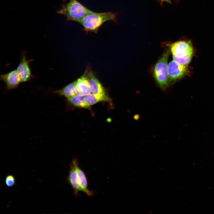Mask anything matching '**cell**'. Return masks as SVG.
<instances>
[{
	"label": "cell",
	"mask_w": 214,
	"mask_h": 214,
	"mask_svg": "<svg viewBox=\"0 0 214 214\" xmlns=\"http://www.w3.org/2000/svg\"><path fill=\"white\" fill-rule=\"evenodd\" d=\"M170 51L173 60L181 64L187 66L192 59L194 49L190 41L182 40L171 44Z\"/></svg>",
	"instance_id": "obj_2"
},
{
	"label": "cell",
	"mask_w": 214,
	"mask_h": 214,
	"mask_svg": "<svg viewBox=\"0 0 214 214\" xmlns=\"http://www.w3.org/2000/svg\"><path fill=\"white\" fill-rule=\"evenodd\" d=\"M53 93L68 98L77 94L76 81L68 84L64 87L53 91Z\"/></svg>",
	"instance_id": "obj_12"
},
{
	"label": "cell",
	"mask_w": 214,
	"mask_h": 214,
	"mask_svg": "<svg viewBox=\"0 0 214 214\" xmlns=\"http://www.w3.org/2000/svg\"><path fill=\"white\" fill-rule=\"evenodd\" d=\"M5 182L7 186L9 187H12L16 184L15 178L13 175L8 174L5 177Z\"/></svg>",
	"instance_id": "obj_15"
},
{
	"label": "cell",
	"mask_w": 214,
	"mask_h": 214,
	"mask_svg": "<svg viewBox=\"0 0 214 214\" xmlns=\"http://www.w3.org/2000/svg\"><path fill=\"white\" fill-rule=\"evenodd\" d=\"M91 11L77 0H69L67 3L62 5L57 12L64 15L67 21L79 23L83 18Z\"/></svg>",
	"instance_id": "obj_3"
},
{
	"label": "cell",
	"mask_w": 214,
	"mask_h": 214,
	"mask_svg": "<svg viewBox=\"0 0 214 214\" xmlns=\"http://www.w3.org/2000/svg\"><path fill=\"white\" fill-rule=\"evenodd\" d=\"M71 162L75 167L82 191L85 193L88 196H93L94 192L93 191L89 189L88 182L86 175L84 171L79 167L77 159L76 158L74 159Z\"/></svg>",
	"instance_id": "obj_9"
},
{
	"label": "cell",
	"mask_w": 214,
	"mask_h": 214,
	"mask_svg": "<svg viewBox=\"0 0 214 214\" xmlns=\"http://www.w3.org/2000/svg\"><path fill=\"white\" fill-rule=\"evenodd\" d=\"M117 14L111 12H97L91 11L79 22L83 30L88 33H97L100 27L105 22L111 21L117 22Z\"/></svg>",
	"instance_id": "obj_1"
},
{
	"label": "cell",
	"mask_w": 214,
	"mask_h": 214,
	"mask_svg": "<svg viewBox=\"0 0 214 214\" xmlns=\"http://www.w3.org/2000/svg\"><path fill=\"white\" fill-rule=\"evenodd\" d=\"M0 79L5 84V89L7 91L17 88L21 82L16 70L1 75Z\"/></svg>",
	"instance_id": "obj_8"
},
{
	"label": "cell",
	"mask_w": 214,
	"mask_h": 214,
	"mask_svg": "<svg viewBox=\"0 0 214 214\" xmlns=\"http://www.w3.org/2000/svg\"><path fill=\"white\" fill-rule=\"evenodd\" d=\"M160 0L166 1L167 2H169V3L171 2V0Z\"/></svg>",
	"instance_id": "obj_16"
},
{
	"label": "cell",
	"mask_w": 214,
	"mask_h": 214,
	"mask_svg": "<svg viewBox=\"0 0 214 214\" xmlns=\"http://www.w3.org/2000/svg\"><path fill=\"white\" fill-rule=\"evenodd\" d=\"M70 169L67 178V181L71 185L75 196L79 195V192L82 191L78 180L76 172L74 165L72 162L70 164Z\"/></svg>",
	"instance_id": "obj_11"
},
{
	"label": "cell",
	"mask_w": 214,
	"mask_h": 214,
	"mask_svg": "<svg viewBox=\"0 0 214 214\" xmlns=\"http://www.w3.org/2000/svg\"><path fill=\"white\" fill-rule=\"evenodd\" d=\"M85 102L86 108H89L91 106L102 100L93 94L90 93L84 97Z\"/></svg>",
	"instance_id": "obj_14"
},
{
	"label": "cell",
	"mask_w": 214,
	"mask_h": 214,
	"mask_svg": "<svg viewBox=\"0 0 214 214\" xmlns=\"http://www.w3.org/2000/svg\"><path fill=\"white\" fill-rule=\"evenodd\" d=\"M169 82L176 81L186 75L189 72L187 66L181 64L174 60L168 65Z\"/></svg>",
	"instance_id": "obj_6"
},
{
	"label": "cell",
	"mask_w": 214,
	"mask_h": 214,
	"mask_svg": "<svg viewBox=\"0 0 214 214\" xmlns=\"http://www.w3.org/2000/svg\"><path fill=\"white\" fill-rule=\"evenodd\" d=\"M89 82L91 92L102 101L111 102V99L109 97L105 88L92 71L89 73Z\"/></svg>",
	"instance_id": "obj_5"
},
{
	"label": "cell",
	"mask_w": 214,
	"mask_h": 214,
	"mask_svg": "<svg viewBox=\"0 0 214 214\" xmlns=\"http://www.w3.org/2000/svg\"><path fill=\"white\" fill-rule=\"evenodd\" d=\"M33 59L28 60L24 52L21 54L20 62L16 69L21 82L30 80L33 77L29 65Z\"/></svg>",
	"instance_id": "obj_7"
},
{
	"label": "cell",
	"mask_w": 214,
	"mask_h": 214,
	"mask_svg": "<svg viewBox=\"0 0 214 214\" xmlns=\"http://www.w3.org/2000/svg\"><path fill=\"white\" fill-rule=\"evenodd\" d=\"M90 71L87 69L84 74L76 81L77 95L85 96L91 93L89 82Z\"/></svg>",
	"instance_id": "obj_10"
},
{
	"label": "cell",
	"mask_w": 214,
	"mask_h": 214,
	"mask_svg": "<svg viewBox=\"0 0 214 214\" xmlns=\"http://www.w3.org/2000/svg\"><path fill=\"white\" fill-rule=\"evenodd\" d=\"M67 102L76 107L86 108L84 96L76 95L67 98Z\"/></svg>",
	"instance_id": "obj_13"
},
{
	"label": "cell",
	"mask_w": 214,
	"mask_h": 214,
	"mask_svg": "<svg viewBox=\"0 0 214 214\" xmlns=\"http://www.w3.org/2000/svg\"><path fill=\"white\" fill-rule=\"evenodd\" d=\"M170 51H166L155 64L153 70L154 78L159 87L166 89L169 83L168 60Z\"/></svg>",
	"instance_id": "obj_4"
}]
</instances>
